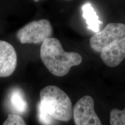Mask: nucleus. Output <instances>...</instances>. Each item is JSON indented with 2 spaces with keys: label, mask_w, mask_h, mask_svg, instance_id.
I'll return each instance as SVG.
<instances>
[{
  "label": "nucleus",
  "mask_w": 125,
  "mask_h": 125,
  "mask_svg": "<svg viewBox=\"0 0 125 125\" xmlns=\"http://www.w3.org/2000/svg\"><path fill=\"white\" fill-rule=\"evenodd\" d=\"M42 62L54 75L65 76L72 67L81 64L82 56L76 52H65L58 39L48 38L42 43L40 49Z\"/></svg>",
  "instance_id": "f257e3e1"
},
{
  "label": "nucleus",
  "mask_w": 125,
  "mask_h": 125,
  "mask_svg": "<svg viewBox=\"0 0 125 125\" xmlns=\"http://www.w3.org/2000/svg\"><path fill=\"white\" fill-rule=\"evenodd\" d=\"M39 104L54 120L68 122L73 116L71 100L59 87L49 85L40 92Z\"/></svg>",
  "instance_id": "f03ea898"
},
{
  "label": "nucleus",
  "mask_w": 125,
  "mask_h": 125,
  "mask_svg": "<svg viewBox=\"0 0 125 125\" xmlns=\"http://www.w3.org/2000/svg\"><path fill=\"white\" fill-rule=\"evenodd\" d=\"M53 34L52 26L49 20L41 19L25 25L17 32V38L21 43H42Z\"/></svg>",
  "instance_id": "7ed1b4c3"
},
{
  "label": "nucleus",
  "mask_w": 125,
  "mask_h": 125,
  "mask_svg": "<svg viewBox=\"0 0 125 125\" xmlns=\"http://www.w3.org/2000/svg\"><path fill=\"white\" fill-rule=\"evenodd\" d=\"M125 36V24L120 23L108 24L102 30L95 33L90 39V46L94 51L100 53L106 46Z\"/></svg>",
  "instance_id": "20e7f679"
},
{
  "label": "nucleus",
  "mask_w": 125,
  "mask_h": 125,
  "mask_svg": "<svg viewBox=\"0 0 125 125\" xmlns=\"http://www.w3.org/2000/svg\"><path fill=\"white\" fill-rule=\"evenodd\" d=\"M75 125H102L94 110V101L90 96H85L78 100L73 108Z\"/></svg>",
  "instance_id": "39448f33"
},
{
  "label": "nucleus",
  "mask_w": 125,
  "mask_h": 125,
  "mask_svg": "<svg viewBox=\"0 0 125 125\" xmlns=\"http://www.w3.org/2000/svg\"><path fill=\"white\" fill-rule=\"evenodd\" d=\"M100 57L108 67H115L119 64L125 59V36L103 48Z\"/></svg>",
  "instance_id": "423d86ee"
},
{
  "label": "nucleus",
  "mask_w": 125,
  "mask_h": 125,
  "mask_svg": "<svg viewBox=\"0 0 125 125\" xmlns=\"http://www.w3.org/2000/svg\"><path fill=\"white\" fill-rule=\"evenodd\" d=\"M17 54L13 46L0 40V77H8L13 74L17 66Z\"/></svg>",
  "instance_id": "0eeeda50"
},
{
  "label": "nucleus",
  "mask_w": 125,
  "mask_h": 125,
  "mask_svg": "<svg viewBox=\"0 0 125 125\" xmlns=\"http://www.w3.org/2000/svg\"><path fill=\"white\" fill-rule=\"evenodd\" d=\"M82 10L83 18L86 21L89 29L96 33L100 31V30L102 22L99 20L96 11L91 5L89 4L85 5L82 8Z\"/></svg>",
  "instance_id": "6e6552de"
},
{
  "label": "nucleus",
  "mask_w": 125,
  "mask_h": 125,
  "mask_svg": "<svg viewBox=\"0 0 125 125\" xmlns=\"http://www.w3.org/2000/svg\"><path fill=\"white\" fill-rule=\"evenodd\" d=\"M10 103L12 108L16 112L23 114L27 110V103L23 94L19 89H15L10 96Z\"/></svg>",
  "instance_id": "1a4fd4ad"
},
{
  "label": "nucleus",
  "mask_w": 125,
  "mask_h": 125,
  "mask_svg": "<svg viewBox=\"0 0 125 125\" xmlns=\"http://www.w3.org/2000/svg\"><path fill=\"white\" fill-rule=\"evenodd\" d=\"M111 125H125V108L112 109L110 112Z\"/></svg>",
  "instance_id": "9d476101"
},
{
  "label": "nucleus",
  "mask_w": 125,
  "mask_h": 125,
  "mask_svg": "<svg viewBox=\"0 0 125 125\" xmlns=\"http://www.w3.org/2000/svg\"><path fill=\"white\" fill-rule=\"evenodd\" d=\"M38 117L39 121L43 125H54V119L47 113L39 104L38 105Z\"/></svg>",
  "instance_id": "9b49d317"
},
{
  "label": "nucleus",
  "mask_w": 125,
  "mask_h": 125,
  "mask_svg": "<svg viewBox=\"0 0 125 125\" xmlns=\"http://www.w3.org/2000/svg\"><path fill=\"white\" fill-rule=\"evenodd\" d=\"M2 125H26L24 119L18 114H10Z\"/></svg>",
  "instance_id": "f8f14e48"
},
{
  "label": "nucleus",
  "mask_w": 125,
  "mask_h": 125,
  "mask_svg": "<svg viewBox=\"0 0 125 125\" xmlns=\"http://www.w3.org/2000/svg\"><path fill=\"white\" fill-rule=\"evenodd\" d=\"M33 1H34V2H38V1H40V0H33Z\"/></svg>",
  "instance_id": "ddd939ff"
},
{
  "label": "nucleus",
  "mask_w": 125,
  "mask_h": 125,
  "mask_svg": "<svg viewBox=\"0 0 125 125\" xmlns=\"http://www.w3.org/2000/svg\"><path fill=\"white\" fill-rule=\"evenodd\" d=\"M66 1H70V0H66Z\"/></svg>",
  "instance_id": "4468645a"
}]
</instances>
